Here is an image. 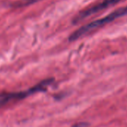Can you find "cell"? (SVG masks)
I'll use <instances>...</instances> for the list:
<instances>
[{
    "label": "cell",
    "mask_w": 127,
    "mask_h": 127,
    "mask_svg": "<svg viewBox=\"0 0 127 127\" xmlns=\"http://www.w3.org/2000/svg\"><path fill=\"white\" fill-rule=\"evenodd\" d=\"M126 14H127V6L122 7L103 18L93 21L85 26H82L81 28H79V29L75 31L73 33H72V34L69 37V40L70 41L76 40L78 38L82 37L83 35L92 32L93 30L98 29L101 26H103L112 22L113 20H114L120 17H123V15H126Z\"/></svg>",
    "instance_id": "1"
},
{
    "label": "cell",
    "mask_w": 127,
    "mask_h": 127,
    "mask_svg": "<svg viewBox=\"0 0 127 127\" xmlns=\"http://www.w3.org/2000/svg\"><path fill=\"white\" fill-rule=\"evenodd\" d=\"M52 83L51 79H46L40 83L37 84L34 87L32 88L31 89L23 91V92H18V93H8V94H0V106L3 105L4 104L7 103L8 101L14 100V99H21L23 98H26L29 95L40 92V91H45L46 88L49 86Z\"/></svg>",
    "instance_id": "2"
},
{
    "label": "cell",
    "mask_w": 127,
    "mask_h": 127,
    "mask_svg": "<svg viewBox=\"0 0 127 127\" xmlns=\"http://www.w3.org/2000/svg\"><path fill=\"white\" fill-rule=\"evenodd\" d=\"M120 1H121V0H104L103 2H102L96 5L91 6L85 10H83L80 13H79L76 16V17L73 19V23H77L86 19L87 17H90L92 14L98 13L111 5H115L116 3L119 2Z\"/></svg>",
    "instance_id": "3"
},
{
    "label": "cell",
    "mask_w": 127,
    "mask_h": 127,
    "mask_svg": "<svg viewBox=\"0 0 127 127\" xmlns=\"http://www.w3.org/2000/svg\"><path fill=\"white\" fill-rule=\"evenodd\" d=\"M37 1H39V0H26V1L23 2H17V4H15V6H24V5H30V4L34 3Z\"/></svg>",
    "instance_id": "4"
},
{
    "label": "cell",
    "mask_w": 127,
    "mask_h": 127,
    "mask_svg": "<svg viewBox=\"0 0 127 127\" xmlns=\"http://www.w3.org/2000/svg\"><path fill=\"white\" fill-rule=\"evenodd\" d=\"M73 127H79V125H78V126H73Z\"/></svg>",
    "instance_id": "5"
}]
</instances>
